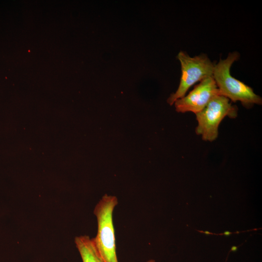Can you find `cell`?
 <instances>
[{
	"mask_svg": "<svg viewBox=\"0 0 262 262\" xmlns=\"http://www.w3.org/2000/svg\"><path fill=\"white\" fill-rule=\"evenodd\" d=\"M239 57L238 52L229 53L226 59H220L214 65L213 77L220 95L233 102L239 101L245 107H248L254 104H262V98L250 87L230 74V67Z\"/></svg>",
	"mask_w": 262,
	"mask_h": 262,
	"instance_id": "6da1fadb",
	"label": "cell"
},
{
	"mask_svg": "<svg viewBox=\"0 0 262 262\" xmlns=\"http://www.w3.org/2000/svg\"><path fill=\"white\" fill-rule=\"evenodd\" d=\"M117 204L116 196L106 194L94 211L98 222V232L92 240L104 262H118L113 221V211Z\"/></svg>",
	"mask_w": 262,
	"mask_h": 262,
	"instance_id": "7a4b0ae2",
	"label": "cell"
},
{
	"mask_svg": "<svg viewBox=\"0 0 262 262\" xmlns=\"http://www.w3.org/2000/svg\"><path fill=\"white\" fill-rule=\"evenodd\" d=\"M198 122L196 132L205 141H213L218 136V130L221 121L226 116L234 118L237 108L232 105L227 98L218 95L213 97L206 107L196 114Z\"/></svg>",
	"mask_w": 262,
	"mask_h": 262,
	"instance_id": "3957f363",
	"label": "cell"
},
{
	"mask_svg": "<svg viewBox=\"0 0 262 262\" xmlns=\"http://www.w3.org/2000/svg\"><path fill=\"white\" fill-rule=\"evenodd\" d=\"M177 57L181 64V76L177 90L167 99V102L170 105L185 96L188 89L195 83L213 76L215 65L208 57L203 55L191 57L184 52L180 51Z\"/></svg>",
	"mask_w": 262,
	"mask_h": 262,
	"instance_id": "277c9868",
	"label": "cell"
},
{
	"mask_svg": "<svg viewBox=\"0 0 262 262\" xmlns=\"http://www.w3.org/2000/svg\"><path fill=\"white\" fill-rule=\"evenodd\" d=\"M218 95L220 93L213 76L208 77L201 80L188 94L175 101L176 110L178 112H191L196 114Z\"/></svg>",
	"mask_w": 262,
	"mask_h": 262,
	"instance_id": "5b68a950",
	"label": "cell"
},
{
	"mask_svg": "<svg viewBox=\"0 0 262 262\" xmlns=\"http://www.w3.org/2000/svg\"><path fill=\"white\" fill-rule=\"evenodd\" d=\"M75 243L82 262H104L88 236L76 237Z\"/></svg>",
	"mask_w": 262,
	"mask_h": 262,
	"instance_id": "8992f818",
	"label": "cell"
},
{
	"mask_svg": "<svg viewBox=\"0 0 262 262\" xmlns=\"http://www.w3.org/2000/svg\"><path fill=\"white\" fill-rule=\"evenodd\" d=\"M231 233V232H229V231H225L224 233V234L227 235V236H228Z\"/></svg>",
	"mask_w": 262,
	"mask_h": 262,
	"instance_id": "52a82bcc",
	"label": "cell"
},
{
	"mask_svg": "<svg viewBox=\"0 0 262 262\" xmlns=\"http://www.w3.org/2000/svg\"><path fill=\"white\" fill-rule=\"evenodd\" d=\"M147 262H155V261L154 260H150Z\"/></svg>",
	"mask_w": 262,
	"mask_h": 262,
	"instance_id": "ba28073f",
	"label": "cell"
},
{
	"mask_svg": "<svg viewBox=\"0 0 262 262\" xmlns=\"http://www.w3.org/2000/svg\"><path fill=\"white\" fill-rule=\"evenodd\" d=\"M205 233H206V234H210V233L209 232H208V231H205Z\"/></svg>",
	"mask_w": 262,
	"mask_h": 262,
	"instance_id": "9c48e42d",
	"label": "cell"
}]
</instances>
